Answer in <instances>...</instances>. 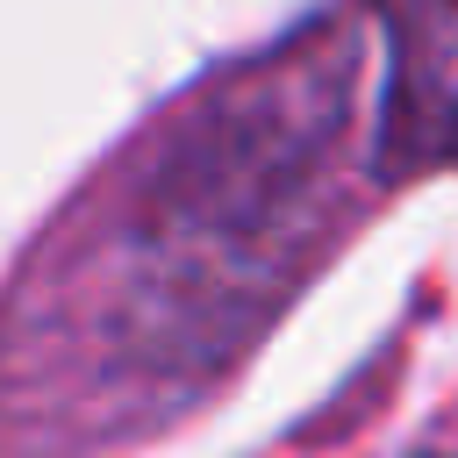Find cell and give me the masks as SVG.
Instances as JSON below:
<instances>
[{
	"label": "cell",
	"mask_w": 458,
	"mask_h": 458,
	"mask_svg": "<svg viewBox=\"0 0 458 458\" xmlns=\"http://www.w3.org/2000/svg\"><path fill=\"white\" fill-rule=\"evenodd\" d=\"M386 14V179L458 165V0H379Z\"/></svg>",
	"instance_id": "1"
}]
</instances>
